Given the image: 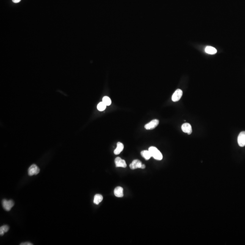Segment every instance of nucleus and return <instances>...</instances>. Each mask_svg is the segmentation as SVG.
I'll use <instances>...</instances> for the list:
<instances>
[{"label":"nucleus","instance_id":"4","mask_svg":"<svg viewBox=\"0 0 245 245\" xmlns=\"http://www.w3.org/2000/svg\"><path fill=\"white\" fill-rule=\"evenodd\" d=\"M183 95V91L180 89H177L173 94L172 99L173 102H177L180 100Z\"/></svg>","mask_w":245,"mask_h":245},{"label":"nucleus","instance_id":"8","mask_svg":"<svg viewBox=\"0 0 245 245\" xmlns=\"http://www.w3.org/2000/svg\"><path fill=\"white\" fill-rule=\"evenodd\" d=\"M182 129L184 132L191 134L192 133V128L191 125L189 123H184L182 125Z\"/></svg>","mask_w":245,"mask_h":245},{"label":"nucleus","instance_id":"20","mask_svg":"<svg viewBox=\"0 0 245 245\" xmlns=\"http://www.w3.org/2000/svg\"><path fill=\"white\" fill-rule=\"evenodd\" d=\"M145 168V164H142L141 168H142V169H144Z\"/></svg>","mask_w":245,"mask_h":245},{"label":"nucleus","instance_id":"19","mask_svg":"<svg viewBox=\"0 0 245 245\" xmlns=\"http://www.w3.org/2000/svg\"><path fill=\"white\" fill-rule=\"evenodd\" d=\"M12 2H14V3H19V2H21V0H12Z\"/></svg>","mask_w":245,"mask_h":245},{"label":"nucleus","instance_id":"13","mask_svg":"<svg viewBox=\"0 0 245 245\" xmlns=\"http://www.w3.org/2000/svg\"><path fill=\"white\" fill-rule=\"evenodd\" d=\"M103 198L100 194H96L94 197L93 203L95 204L98 205L102 201Z\"/></svg>","mask_w":245,"mask_h":245},{"label":"nucleus","instance_id":"6","mask_svg":"<svg viewBox=\"0 0 245 245\" xmlns=\"http://www.w3.org/2000/svg\"><path fill=\"white\" fill-rule=\"evenodd\" d=\"M238 145L241 147L245 146V131L240 133L237 138Z\"/></svg>","mask_w":245,"mask_h":245},{"label":"nucleus","instance_id":"7","mask_svg":"<svg viewBox=\"0 0 245 245\" xmlns=\"http://www.w3.org/2000/svg\"><path fill=\"white\" fill-rule=\"evenodd\" d=\"M115 164L117 167L125 168L127 167V164L125 160L121 159L120 157H117L115 159Z\"/></svg>","mask_w":245,"mask_h":245},{"label":"nucleus","instance_id":"15","mask_svg":"<svg viewBox=\"0 0 245 245\" xmlns=\"http://www.w3.org/2000/svg\"><path fill=\"white\" fill-rule=\"evenodd\" d=\"M9 227L7 225H3L0 228V235L3 236L4 233L9 231Z\"/></svg>","mask_w":245,"mask_h":245},{"label":"nucleus","instance_id":"18","mask_svg":"<svg viewBox=\"0 0 245 245\" xmlns=\"http://www.w3.org/2000/svg\"><path fill=\"white\" fill-rule=\"evenodd\" d=\"M21 245H32L33 244L32 243L29 242H24L20 244Z\"/></svg>","mask_w":245,"mask_h":245},{"label":"nucleus","instance_id":"10","mask_svg":"<svg viewBox=\"0 0 245 245\" xmlns=\"http://www.w3.org/2000/svg\"><path fill=\"white\" fill-rule=\"evenodd\" d=\"M114 194L117 197L122 198L123 196V189L121 187H116L115 189Z\"/></svg>","mask_w":245,"mask_h":245},{"label":"nucleus","instance_id":"14","mask_svg":"<svg viewBox=\"0 0 245 245\" xmlns=\"http://www.w3.org/2000/svg\"><path fill=\"white\" fill-rule=\"evenodd\" d=\"M141 154L146 160H148L152 157L150 152L148 150H144L141 152Z\"/></svg>","mask_w":245,"mask_h":245},{"label":"nucleus","instance_id":"1","mask_svg":"<svg viewBox=\"0 0 245 245\" xmlns=\"http://www.w3.org/2000/svg\"><path fill=\"white\" fill-rule=\"evenodd\" d=\"M148 151L150 152L152 157L157 160H161L162 159V155L159 150L155 147H150L148 149Z\"/></svg>","mask_w":245,"mask_h":245},{"label":"nucleus","instance_id":"17","mask_svg":"<svg viewBox=\"0 0 245 245\" xmlns=\"http://www.w3.org/2000/svg\"><path fill=\"white\" fill-rule=\"evenodd\" d=\"M103 102L106 104V106H109L111 104V99L108 96H104L103 98Z\"/></svg>","mask_w":245,"mask_h":245},{"label":"nucleus","instance_id":"9","mask_svg":"<svg viewBox=\"0 0 245 245\" xmlns=\"http://www.w3.org/2000/svg\"><path fill=\"white\" fill-rule=\"evenodd\" d=\"M142 164L140 161L137 159H135L130 164L129 167L131 169H135L136 168H141Z\"/></svg>","mask_w":245,"mask_h":245},{"label":"nucleus","instance_id":"12","mask_svg":"<svg viewBox=\"0 0 245 245\" xmlns=\"http://www.w3.org/2000/svg\"><path fill=\"white\" fill-rule=\"evenodd\" d=\"M205 51L208 54L210 55H214L216 54L217 52V50L216 48L211 46H206L205 49Z\"/></svg>","mask_w":245,"mask_h":245},{"label":"nucleus","instance_id":"2","mask_svg":"<svg viewBox=\"0 0 245 245\" xmlns=\"http://www.w3.org/2000/svg\"><path fill=\"white\" fill-rule=\"evenodd\" d=\"M2 205L5 210L9 211L14 206V203L12 200H7L6 199H3L2 202Z\"/></svg>","mask_w":245,"mask_h":245},{"label":"nucleus","instance_id":"5","mask_svg":"<svg viewBox=\"0 0 245 245\" xmlns=\"http://www.w3.org/2000/svg\"><path fill=\"white\" fill-rule=\"evenodd\" d=\"M159 124V120L156 119L152 120L151 122L148 123L145 125V129L147 130H150L155 129Z\"/></svg>","mask_w":245,"mask_h":245},{"label":"nucleus","instance_id":"3","mask_svg":"<svg viewBox=\"0 0 245 245\" xmlns=\"http://www.w3.org/2000/svg\"><path fill=\"white\" fill-rule=\"evenodd\" d=\"M40 172V169L35 164H32L29 168L28 173L29 176H33L35 175H37Z\"/></svg>","mask_w":245,"mask_h":245},{"label":"nucleus","instance_id":"16","mask_svg":"<svg viewBox=\"0 0 245 245\" xmlns=\"http://www.w3.org/2000/svg\"><path fill=\"white\" fill-rule=\"evenodd\" d=\"M106 108V104H105L103 101L99 103L97 105V109L100 111H104L105 109Z\"/></svg>","mask_w":245,"mask_h":245},{"label":"nucleus","instance_id":"11","mask_svg":"<svg viewBox=\"0 0 245 245\" xmlns=\"http://www.w3.org/2000/svg\"><path fill=\"white\" fill-rule=\"evenodd\" d=\"M123 144L120 142H118L117 144L116 148L114 151V153L115 155H118L123 150Z\"/></svg>","mask_w":245,"mask_h":245}]
</instances>
